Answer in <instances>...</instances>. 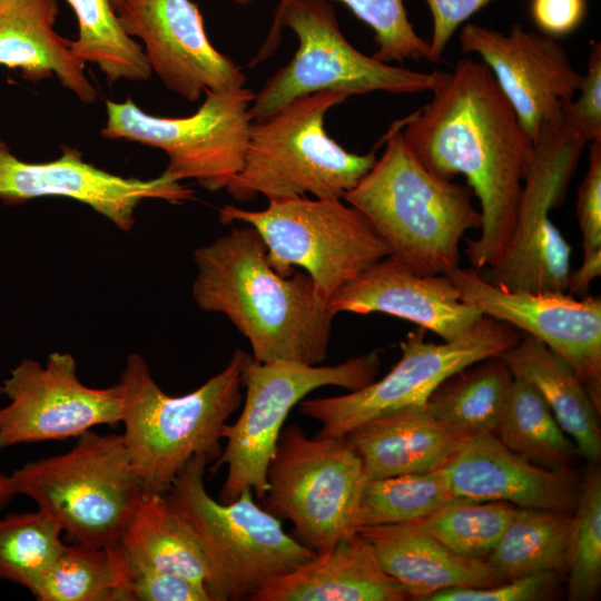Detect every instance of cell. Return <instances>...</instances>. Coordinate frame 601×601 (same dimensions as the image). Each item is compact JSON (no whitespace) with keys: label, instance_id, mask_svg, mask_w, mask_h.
Returning a JSON list of instances; mask_svg holds the SVG:
<instances>
[{"label":"cell","instance_id":"f6af8a7d","mask_svg":"<svg viewBox=\"0 0 601 601\" xmlns=\"http://www.w3.org/2000/svg\"><path fill=\"white\" fill-rule=\"evenodd\" d=\"M17 495L11 475L0 471V510Z\"/></svg>","mask_w":601,"mask_h":601},{"label":"cell","instance_id":"d6a6232c","mask_svg":"<svg viewBox=\"0 0 601 601\" xmlns=\"http://www.w3.org/2000/svg\"><path fill=\"white\" fill-rule=\"evenodd\" d=\"M455 495L446 466L423 473H410L367 480L361 496V526L406 523L422 520Z\"/></svg>","mask_w":601,"mask_h":601},{"label":"cell","instance_id":"4fadbf2b","mask_svg":"<svg viewBox=\"0 0 601 601\" xmlns=\"http://www.w3.org/2000/svg\"><path fill=\"white\" fill-rule=\"evenodd\" d=\"M424 333L421 327L407 333L400 343L401 358L380 381L344 395L302 400L299 413L321 423L319 435L344 437L381 414L425 405L447 377L500 356L521 337L513 326L485 315L466 334L442 344L425 341Z\"/></svg>","mask_w":601,"mask_h":601},{"label":"cell","instance_id":"1f68e13d","mask_svg":"<svg viewBox=\"0 0 601 601\" xmlns=\"http://www.w3.org/2000/svg\"><path fill=\"white\" fill-rule=\"evenodd\" d=\"M79 24L71 50L83 63H95L108 81L146 80L151 69L142 46L120 26L111 0H67Z\"/></svg>","mask_w":601,"mask_h":601},{"label":"cell","instance_id":"7402d4cb","mask_svg":"<svg viewBox=\"0 0 601 601\" xmlns=\"http://www.w3.org/2000/svg\"><path fill=\"white\" fill-rule=\"evenodd\" d=\"M410 594L387 574L358 532L268 582L253 601H404Z\"/></svg>","mask_w":601,"mask_h":601},{"label":"cell","instance_id":"484cf974","mask_svg":"<svg viewBox=\"0 0 601 601\" xmlns=\"http://www.w3.org/2000/svg\"><path fill=\"white\" fill-rule=\"evenodd\" d=\"M500 356L513 376L535 386L579 453L587 461L599 462L600 410L573 367L544 343L522 332L519 342Z\"/></svg>","mask_w":601,"mask_h":601},{"label":"cell","instance_id":"52a82bcc","mask_svg":"<svg viewBox=\"0 0 601 601\" xmlns=\"http://www.w3.org/2000/svg\"><path fill=\"white\" fill-rule=\"evenodd\" d=\"M17 495L31 499L77 543L119 544L144 493L122 434L93 430L67 452L23 464L11 474Z\"/></svg>","mask_w":601,"mask_h":601},{"label":"cell","instance_id":"ab89813d","mask_svg":"<svg viewBox=\"0 0 601 601\" xmlns=\"http://www.w3.org/2000/svg\"><path fill=\"white\" fill-rule=\"evenodd\" d=\"M580 97L563 104L564 120L588 142L601 140V43H593Z\"/></svg>","mask_w":601,"mask_h":601},{"label":"cell","instance_id":"9c48e42d","mask_svg":"<svg viewBox=\"0 0 601 601\" xmlns=\"http://www.w3.org/2000/svg\"><path fill=\"white\" fill-rule=\"evenodd\" d=\"M367 481L361 457L344 437L307 436L284 426L267 469L263 508L293 524V536L316 553L358 532Z\"/></svg>","mask_w":601,"mask_h":601},{"label":"cell","instance_id":"8fae6325","mask_svg":"<svg viewBox=\"0 0 601 601\" xmlns=\"http://www.w3.org/2000/svg\"><path fill=\"white\" fill-rule=\"evenodd\" d=\"M219 221L253 226L267 247L270 266L283 276L290 275L295 266L303 268L326 300L391 255L387 244L366 218L336 198L273 199L262 210L225 205L219 210Z\"/></svg>","mask_w":601,"mask_h":601},{"label":"cell","instance_id":"bcb514c9","mask_svg":"<svg viewBox=\"0 0 601 601\" xmlns=\"http://www.w3.org/2000/svg\"><path fill=\"white\" fill-rule=\"evenodd\" d=\"M124 0H111V4L115 9V11H117V9L120 7V4L122 3Z\"/></svg>","mask_w":601,"mask_h":601},{"label":"cell","instance_id":"83f0119b","mask_svg":"<svg viewBox=\"0 0 601 601\" xmlns=\"http://www.w3.org/2000/svg\"><path fill=\"white\" fill-rule=\"evenodd\" d=\"M513 378L501 356L489 357L447 377L425 407L444 427L465 439L494 434Z\"/></svg>","mask_w":601,"mask_h":601},{"label":"cell","instance_id":"6da1fadb","mask_svg":"<svg viewBox=\"0 0 601 601\" xmlns=\"http://www.w3.org/2000/svg\"><path fill=\"white\" fill-rule=\"evenodd\" d=\"M431 92L428 104L398 120L403 140L435 176H465L482 218L465 254L475 269L494 267L514 234L534 144L484 62L459 60Z\"/></svg>","mask_w":601,"mask_h":601},{"label":"cell","instance_id":"603a6c76","mask_svg":"<svg viewBox=\"0 0 601 601\" xmlns=\"http://www.w3.org/2000/svg\"><path fill=\"white\" fill-rule=\"evenodd\" d=\"M358 533L411 600L425 601L443 590L485 588L506 580L485 561L452 552L415 522L361 526Z\"/></svg>","mask_w":601,"mask_h":601},{"label":"cell","instance_id":"5bb4252c","mask_svg":"<svg viewBox=\"0 0 601 601\" xmlns=\"http://www.w3.org/2000/svg\"><path fill=\"white\" fill-rule=\"evenodd\" d=\"M587 141L562 117L534 142L512 240L482 277L512 292H566L572 247L552 223Z\"/></svg>","mask_w":601,"mask_h":601},{"label":"cell","instance_id":"4316f807","mask_svg":"<svg viewBox=\"0 0 601 601\" xmlns=\"http://www.w3.org/2000/svg\"><path fill=\"white\" fill-rule=\"evenodd\" d=\"M119 546L131 560L207 588L209 566L201 541L166 494L142 493Z\"/></svg>","mask_w":601,"mask_h":601},{"label":"cell","instance_id":"ac0fdd59","mask_svg":"<svg viewBox=\"0 0 601 601\" xmlns=\"http://www.w3.org/2000/svg\"><path fill=\"white\" fill-rule=\"evenodd\" d=\"M48 196L85 204L120 230L129 231L135 210L144 200L181 204L193 200L195 191L164 173L148 180L111 174L87 162L78 149L69 146H63L55 160L28 162L0 139V200L18 205Z\"/></svg>","mask_w":601,"mask_h":601},{"label":"cell","instance_id":"e0dca14e","mask_svg":"<svg viewBox=\"0 0 601 601\" xmlns=\"http://www.w3.org/2000/svg\"><path fill=\"white\" fill-rule=\"evenodd\" d=\"M462 52L480 56L518 119L532 139L544 125L562 117L563 104L573 100L582 75L553 37L514 23L509 35L476 23L460 33Z\"/></svg>","mask_w":601,"mask_h":601},{"label":"cell","instance_id":"44dd1931","mask_svg":"<svg viewBox=\"0 0 601 601\" xmlns=\"http://www.w3.org/2000/svg\"><path fill=\"white\" fill-rule=\"evenodd\" d=\"M455 496L503 501L522 509L572 513L580 482L570 469L551 470L505 447L494 434L469 439L446 465Z\"/></svg>","mask_w":601,"mask_h":601},{"label":"cell","instance_id":"7c38bea8","mask_svg":"<svg viewBox=\"0 0 601 601\" xmlns=\"http://www.w3.org/2000/svg\"><path fill=\"white\" fill-rule=\"evenodd\" d=\"M254 98L255 92L246 87L206 91L204 102L187 117L149 115L129 97L107 101L101 136L158 148L168 156L164 174L178 181L194 179L206 190L218 191L242 168Z\"/></svg>","mask_w":601,"mask_h":601},{"label":"cell","instance_id":"8992f818","mask_svg":"<svg viewBox=\"0 0 601 601\" xmlns=\"http://www.w3.org/2000/svg\"><path fill=\"white\" fill-rule=\"evenodd\" d=\"M205 456L191 459L166 496L185 516L204 546L213 601H253L272 580L315 556L286 533L282 520L254 501L252 490L221 503L205 485Z\"/></svg>","mask_w":601,"mask_h":601},{"label":"cell","instance_id":"f546056e","mask_svg":"<svg viewBox=\"0 0 601 601\" xmlns=\"http://www.w3.org/2000/svg\"><path fill=\"white\" fill-rule=\"evenodd\" d=\"M494 435L516 455L551 470L569 469L579 453L540 392L519 376Z\"/></svg>","mask_w":601,"mask_h":601},{"label":"cell","instance_id":"ffe728a7","mask_svg":"<svg viewBox=\"0 0 601 601\" xmlns=\"http://www.w3.org/2000/svg\"><path fill=\"white\" fill-rule=\"evenodd\" d=\"M327 305L335 315L388 314L431 331L445 342L466 334L483 316L460 298L446 275L417 274L392 256L337 289Z\"/></svg>","mask_w":601,"mask_h":601},{"label":"cell","instance_id":"d6986e66","mask_svg":"<svg viewBox=\"0 0 601 601\" xmlns=\"http://www.w3.org/2000/svg\"><path fill=\"white\" fill-rule=\"evenodd\" d=\"M116 13L124 31L141 40L151 72L186 100L245 87V73L211 45L190 0H124Z\"/></svg>","mask_w":601,"mask_h":601},{"label":"cell","instance_id":"4dcf8cb0","mask_svg":"<svg viewBox=\"0 0 601 601\" xmlns=\"http://www.w3.org/2000/svg\"><path fill=\"white\" fill-rule=\"evenodd\" d=\"M32 594L39 601H125L119 544L65 545Z\"/></svg>","mask_w":601,"mask_h":601},{"label":"cell","instance_id":"f1b7e54d","mask_svg":"<svg viewBox=\"0 0 601 601\" xmlns=\"http://www.w3.org/2000/svg\"><path fill=\"white\" fill-rule=\"evenodd\" d=\"M571 514L518 508L485 562L506 580L565 573Z\"/></svg>","mask_w":601,"mask_h":601},{"label":"cell","instance_id":"74e56055","mask_svg":"<svg viewBox=\"0 0 601 601\" xmlns=\"http://www.w3.org/2000/svg\"><path fill=\"white\" fill-rule=\"evenodd\" d=\"M121 553L125 601H213L204 584Z\"/></svg>","mask_w":601,"mask_h":601},{"label":"cell","instance_id":"60d3db41","mask_svg":"<svg viewBox=\"0 0 601 601\" xmlns=\"http://www.w3.org/2000/svg\"><path fill=\"white\" fill-rule=\"evenodd\" d=\"M577 217L583 256L601 252V140L590 145L588 169L578 189Z\"/></svg>","mask_w":601,"mask_h":601},{"label":"cell","instance_id":"7a4b0ae2","mask_svg":"<svg viewBox=\"0 0 601 601\" xmlns=\"http://www.w3.org/2000/svg\"><path fill=\"white\" fill-rule=\"evenodd\" d=\"M194 260L195 303L225 315L248 339L256 362L321 365L326 359L335 314L306 272L283 276L270 266L253 226H233L197 248Z\"/></svg>","mask_w":601,"mask_h":601},{"label":"cell","instance_id":"9a60e30c","mask_svg":"<svg viewBox=\"0 0 601 601\" xmlns=\"http://www.w3.org/2000/svg\"><path fill=\"white\" fill-rule=\"evenodd\" d=\"M0 393V449L78 437L99 425L121 423L124 403L117 384L85 385L70 353L53 352L42 365L21 361L3 381Z\"/></svg>","mask_w":601,"mask_h":601},{"label":"cell","instance_id":"d4e9b609","mask_svg":"<svg viewBox=\"0 0 601 601\" xmlns=\"http://www.w3.org/2000/svg\"><path fill=\"white\" fill-rule=\"evenodd\" d=\"M57 0H0V65L19 69L24 79L55 76L82 102L93 104L98 91L71 42L53 29Z\"/></svg>","mask_w":601,"mask_h":601},{"label":"cell","instance_id":"ba28073f","mask_svg":"<svg viewBox=\"0 0 601 601\" xmlns=\"http://www.w3.org/2000/svg\"><path fill=\"white\" fill-rule=\"evenodd\" d=\"M290 28L298 48L290 61L255 93L252 121L265 119L292 100L318 91L348 97L373 91L420 93L432 91L442 71L422 72L391 66L366 56L343 36L333 7L325 0H294L279 6L266 43L253 63L267 59L276 47L279 28Z\"/></svg>","mask_w":601,"mask_h":601},{"label":"cell","instance_id":"7dc6e473","mask_svg":"<svg viewBox=\"0 0 601 601\" xmlns=\"http://www.w3.org/2000/svg\"><path fill=\"white\" fill-rule=\"evenodd\" d=\"M233 1H235V2L238 3V4H248V3H250L253 0H233Z\"/></svg>","mask_w":601,"mask_h":601},{"label":"cell","instance_id":"d590c367","mask_svg":"<svg viewBox=\"0 0 601 601\" xmlns=\"http://www.w3.org/2000/svg\"><path fill=\"white\" fill-rule=\"evenodd\" d=\"M568 599H594L601 585V473L593 467L580 482L566 551Z\"/></svg>","mask_w":601,"mask_h":601},{"label":"cell","instance_id":"3957f363","mask_svg":"<svg viewBox=\"0 0 601 601\" xmlns=\"http://www.w3.org/2000/svg\"><path fill=\"white\" fill-rule=\"evenodd\" d=\"M385 149L343 199L387 244L392 257L421 275L460 266L465 233L481 228L472 189L427 170L403 140L398 121L384 136Z\"/></svg>","mask_w":601,"mask_h":601},{"label":"cell","instance_id":"b9f144b4","mask_svg":"<svg viewBox=\"0 0 601 601\" xmlns=\"http://www.w3.org/2000/svg\"><path fill=\"white\" fill-rule=\"evenodd\" d=\"M432 13L433 30L428 41L427 59L439 62L446 46L459 28L491 0H424Z\"/></svg>","mask_w":601,"mask_h":601},{"label":"cell","instance_id":"5b68a950","mask_svg":"<svg viewBox=\"0 0 601 601\" xmlns=\"http://www.w3.org/2000/svg\"><path fill=\"white\" fill-rule=\"evenodd\" d=\"M347 95L318 91L298 97L272 116L252 121L239 171L225 188L237 201L313 195L343 199L373 167L375 151L353 154L332 139L327 111Z\"/></svg>","mask_w":601,"mask_h":601},{"label":"cell","instance_id":"cb8c5ba5","mask_svg":"<svg viewBox=\"0 0 601 601\" xmlns=\"http://www.w3.org/2000/svg\"><path fill=\"white\" fill-rule=\"evenodd\" d=\"M367 480L445 467L469 440L444 427L425 405L381 414L345 436Z\"/></svg>","mask_w":601,"mask_h":601},{"label":"cell","instance_id":"30bf717a","mask_svg":"<svg viewBox=\"0 0 601 601\" xmlns=\"http://www.w3.org/2000/svg\"><path fill=\"white\" fill-rule=\"evenodd\" d=\"M381 367L377 352L336 365L256 362L249 354L243 368L246 395L240 415L224 428L225 446L211 469L227 467L218 501L228 503L252 490L257 500L267 491V469L284 423L295 405L322 386L354 392L372 382Z\"/></svg>","mask_w":601,"mask_h":601},{"label":"cell","instance_id":"ee69618b","mask_svg":"<svg viewBox=\"0 0 601 601\" xmlns=\"http://www.w3.org/2000/svg\"><path fill=\"white\" fill-rule=\"evenodd\" d=\"M600 275L601 252L583 256L581 266L570 272L566 293L571 295H584L589 290L592 280Z\"/></svg>","mask_w":601,"mask_h":601},{"label":"cell","instance_id":"836d02e7","mask_svg":"<svg viewBox=\"0 0 601 601\" xmlns=\"http://www.w3.org/2000/svg\"><path fill=\"white\" fill-rule=\"evenodd\" d=\"M516 510L515 505L503 501L454 496L415 523L452 552L485 561Z\"/></svg>","mask_w":601,"mask_h":601},{"label":"cell","instance_id":"277c9868","mask_svg":"<svg viewBox=\"0 0 601 601\" xmlns=\"http://www.w3.org/2000/svg\"><path fill=\"white\" fill-rule=\"evenodd\" d=\"M249 354L236 348L226 367L180 396L165 393L139 354L127 357L121 391L124 440L144 493L166 494L195 456L215 461L228 418L243 402V368Z\"/></svg>","mask_w":601,"mask_h":601},{"label":"cell","instance_id":"2e32d148","mask_svg":"<svg viewBox=\"0 0 601 601\" xmlns=\"http://www.w3.org/2000/svg\"><path fill=\"white\" fill-rule=\"evenodd\" d=\"M460 298L483 315L529 334L564 358L601 411V298L566 292H512L460 266L445 274Z\"/></svg>","mask_w":601,"mask_h":601},{"label":"cell","instance_id":"e575fe53","mask_svg":"<svg viewBox=\"0 0 601 601\" xmlns=\"http://www.w3.org/2000/svg\"><path fill=\"white\" fill-rule=\"evenodd\" d=\"M58 522L41 510L0 519V579L36 590L66 545Z\"/></svg>","mask_w":601,"mask_h":601},{"label":"cell","instance_id":"7bdbcfd3","mask_svg":"<svg viewBox=\"0 0 601 601\" xmlns=\"http://www.w3.org/2000/svg\"><path fill=\"white\" fill-rule=\"evenodd\" d=\"M532 18L546 36H564L575 30L587 13L585 0H532Z\"/></svg>","mask_w":601,"mask_h":601},{"label":"cell","instance_id":"f35d334b","mask_svg":"<svg viewBox=\"0 0 601 601\" xmlns=\"http://www.w3.org/2000/svg\"><path fill=\"white\" fill-rule=\"evenodd\" d=\"M561 574L538 572L485 588H455L436 592L425 601H538L553 598Z\"/></svg>","mask_w":601,"mask_h":601},{"label":"cell","instance_id":"8d00e7d4","mask_svg":"<svg viewBox=\"0 0 601 601\" xmlns=\"http://www.w3.org/2000/svg\"><path fill=\"white\" fill-rule=\"evenodd\" d=\"M294 1L282 0L280 4ZM374 31L377 50L374 58L383 62L427 59L428 42L408 20L403 0H336Z\"/></svg>","mask_w":601,"mask_h":601}]
</instances>
